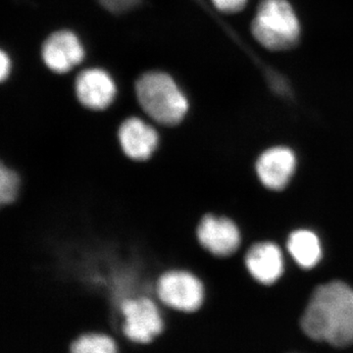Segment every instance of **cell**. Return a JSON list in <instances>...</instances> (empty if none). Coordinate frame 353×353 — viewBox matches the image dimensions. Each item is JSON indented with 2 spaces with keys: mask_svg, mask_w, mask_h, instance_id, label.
<instances>
[{
  "mask_svg": "<svg viewBox=\"0 0 353 353\" xmlns=\"http://www.w3.org/2000/svg\"><path fill=\"white\" fill-rule=\"evenodd\" d=\"M136 94L141 110L159 126H178L189 112L185 94L170 76L162 72L141 76L137 81Z\"/></svg>",
  "mask_w": 353,
  "mask_h": 353,
  "instance_id": "7a4b0ae2",
  "label": "cell"
},
{
  "mask_svg": "<svg viewBox=\"0 0 353 353\" xmlns=\"http://www.w3.org/2000/svg\"><path fill=\"white\" fill-rule=\"evenodd\" d=\"M212 2L222 12L233 14L243 10L248 0H212Z\"/></svg>",
  "mask_w": 353,
  "mask_h": 353,
  "instance_id": "9a60e30c",
  "label": "cell"
},
{
  "mask_svg": "<svg viewBox=\"0 0 353 353\" xmlns=\"http://www.w3.org/2000/svg\"><path fill=\"white\" fill-rule=\"evenodd\" d=\"M296 167V158L292 150L276 146L260 155L256 162V173L265 187L281 190L290 183Z\"/></svg>",
  "mask_w": 353,
  "mask_h": 353,
  "instance_id": "30bf717a",
  "label": "cell"
},
{
  "mask_svg": "<svg viewBox=\"0 0 353 353\" xmlns=\"http://www.w3.org/2000/svg\"><path fill=\"white\" fill-rule=\"evenodd\" d=\"M70 353H118L115 341L102 333L81 334L70 345Z\"/></svg>",
  "mask_w": 353,
  "mask_h": 353,
  "instance_id": "4fadbf2b",
  "label": "cell"
},
{
  "mask_svg": "<svg viewBox=\"0 0 353 353\" xmlns=\"http://www.w3.org/2000/svg\"><path fill=\"white\" fill-rule=\"evenodd\" d=\"M252 32L265 48L281 51L296 46L301 25L288 0H262L252 21Z\"/></svg>",
  "mask_w": 353,
  "mask_h": 353,
  "instance_id": "3957f363",
  "label": "cell"
},
{
  "mask_svg": "<svg viewBox=\"0 0 353 353\" xmlns=\"http://www.w3.org/2000/svg\"><path fill=\"white\" fill-rule=\"evenodd\" d=\"M196 238L204 252L216 257L230 256L241 245L238 226L229 218L212 213L202 216L196 226Z\"/></svg>",
  "mask_w": 353,
  "mask_h": 353,
  "instance_id": "8992f818",
  "label": "cell"
},
{
  "mask_svg": "<svg viewBox=\"0 0 353 353\" xmlns=\"http://www.w3.org/2000/svg\"><path fill=\"white\" fill-rule=\"evenodd\" d=\"M155 299L166 307L189 314L201 307L205 299V287L194 272L171 269L158 277Z\"/></svg>",
  "mask_w": 353,
  "mask_h": 353,
  "instance_id": "277c9868",
  "label": "cell"
},
{
  "mask_svg": "<svg viewBox=\"0 0 353 353\" xmlns=\"http://www.w3.org/2000/svg\"><path fill=\"white\" fill-rule=\"evenodd\" d=\"M245 265L257 282L272 285L284 273V259L276 243L264 241L252 245L245 256Z\"/></svg>",
  "mask_w": 353,
  "mask_h": 353,
  "instance_id": "8fae6325",
  "label": "cell"
},
{
  "mask_svg": "<svg viewBox=\"0 0 353 353\" xmlns=\"http://www.w3.org/2000/svg\"><path fill=\"white\" fill-rule=\"evenodd\" d=\"M41 55L48 68L57 73H66L83 61L85 50L74 32L59 31L44 41Z\"/></svg>",
  "mask_w": 353,
  "mask_h": 353,
  "instance_id": "9c48e42d",
  "label": "cell"
},
{
  "mask_svg": "<svg viewBox=\"0 0 353 353\" xmlns=\"http://www.w3.org/2000/svg\"><path fill=\"white\" fill-rule=\"evenodd\" d=\"M309 338L336 347L353 343V289L341 281L318 287L301 318Z\"/></svg>",
  "mask_w": 353,
  "mask_h": 353,
  "instance_id": "6da1fadb",
  "label": "cell"
},
{
  "mask_svg": "<svg viewBox=\"0 0 353 353\" xmlns=\"http://www.w3.org/2000/svg\"><path fill=\"white\" fill-rule=\"evenodd\" d=\"M117 139L128 158L134 161H146L159 146L160 132L143 118L130 116L118 126Z\"/></svg>",
  "mask_w": 353,
  "mask_h": 353,
  "instance_id": "52a82bcc",
  "label": "cell"
},
{
  "mask_svg": "<svg viewBox=\"0 0 353 353\" xmlns=\"http://www.w3.org/2000/svg\"><path fill=\"white\" fill-rule=\"evenodd\" d=\"M101 1L111 10L122 11L134 6L139 0H101Z\"/></svg>",
  "mask_w": 353,
  "mask_h": 353,
  "instance_id": "2e32d148",
  "label": "cell"
},
{
  "mask_svg": "<svg viewBox=\"0 0 353 353\" xmlns=\"http://www.w3.org/2000/svg\"><path fill=\"white\" fill-rule=\"evenodd\" d=\"M288 250L299 266L310 269L322 259V246L317 234L309 230H297L290 234Z\"/></svg>",
  "mask_w": 353,
  "mask_h": 353,
  "instance_id": "7c38bea8",
  "label": "cell"
},
{
  "mask_svg": "<svg viewBox=\"0 0 353 353\" xmlns=\"http://www.w3.org/2000/svg\"><path fill=\"white\" fill-rule=\"evenodd\" d=\"M10 58L4 51H1V53H0V78H1V81L6 80L7 77L10 74Z\"/></svg>",
  "mask_w": 353,
  "mask_h": 353,
  "instance_id": "e0dca14e",
  "label": "cell"
},
{
  "mask_svg": "<svg viewBox=\"0 0 353 353\" xmlns=\"http://www.w3.org/2000/svg\"><path fill=\"white\" fill-rule=\"evenodd\" d=\"M157 299L150 296L128 297L118 311L123 318L122 331L129 340L146 343L164 330V318Z\"/></svg>",
  "mask_w": 353,
  "mask_h": 353,
  "instance_id": "5b68a950",
  "label": "cell"
},
{
  "mask_svg": "<svg viewBox=\"0 0 353 353\" xmlns=\"http://www.w3.org/2000/svg\"><path fill=\"white\" fill-rule=\"evenodd\" d=\"M22 188V179L17 171L0 162V206L17 201Z\"/></svg>",
  "mask_w": 353,
  "mask_h": 353,
  "instance_id": "5bb4252c",
  "label": "cell"
},
{
  "mask_svg": "<svg viewBox=\"0 0 353 353\" xmlns=\"http://www.w3.org/2000/svg\"><path fill=\"white\" fill-rule=\"evenodd\" d=\"M77 99L83 108L92 111H103L110 108L117 90L108 73L101 69H88L77 78Z\"/></svg>",
  "mask_w": 353,
  "mask_h": 353,
  "instance_id": "ba28073f",
  "label": "cell"
}]
</instances>
